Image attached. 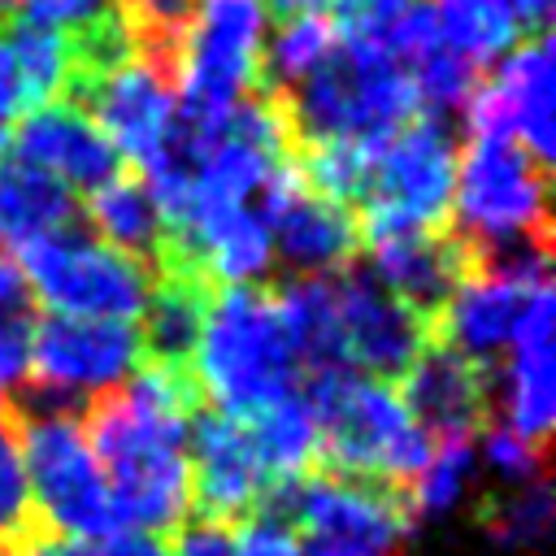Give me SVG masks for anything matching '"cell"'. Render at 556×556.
Wrapping results in <instances>:
<instances>
[{
	"label": "cell",
	"instance_id": "cell-1",
	"mask_svg": "<svg viewBox=\"0 0 556 556\" xmlns=\"http://www.w3.org/2000/svg\"><path fill=\"white\" fill-rule=\"evenodd\" d=\"M204 395L191 374L139 365L122 387L87 400L78 426L104 469L122 530L174 534L191 517L187 434Z\"/></svg>",
	"mask_w": 556,
	"mask_h": 556
},
{
	"label": "cell",
	"instance_id": "cell-4",
	"mask_svg": "<svg viewBox=\"0 0 556 556\" xmlns=\"http://www.w3.org/2000/svg\"><path fill=\"white\" fill-rule=\"evenodd\" d=\"M304 400L321 430V469L330 473L408 491L434 452V439L417 426L400 391L348 365L308 374Z\"/></svg>",
	"mask_w": 556,
	"mask_h": 556
},
{
	"label": "cell",
	"instance_id": "cell-17",
	"mask_svg": "<svg viewBox=\"0 0 556 556\" xmlns=\"http://www.w3.org/2000/svg\"><path fill=\"white\" fill-rule=\"evenodd\" d=\"M365 248L374 252L369 274L426 321L443 313V304L469 274V248L452 226L395 230V235L365 239Z\"/></svg>",
	"mask_w": 556,
	"mask_h": 556
},
{
	"label": "cell",
	"instance_id": "cell-7",
	"mask_svg": "<svg viewBox=\"0 0 556 556\" xmlns=\"http://www.w3.org/2000/svg\"><path fill=\"white\" fill-rule=\"evenodd\" d=\"M447 226L465 248H500L517 239L552 243L547 230V165L508 139H469L456 156Z\"/></svg>",
	"mask_w": 556,
	"mask_h": 556
},
{
	"label": "cell",
	"instance_id": "cell-5",
	"mask_svg": "<svg viewBox=\"0 0 556 556\" xmlns=\"http://www.w3.org/2000/svg\"><path fill=\"white\" fill-rule=\"evenodd\" d=\"M256 513H278L291 530H300V556H395L413 521L404 491L330 469L278 482Z\"/></svg>",
	"mask_w": 556,
	"mask_h": 556
},
{
	"label": "cell",
	"instance_id": "cell-35",
	"mask_svg": "<svg viewBox=\"0 0 556 556\" xmlns=\"http://www.w3.org/2000/svg\"><path fill=\"white\" fill-rule=\"evenodd\" d=\"M413 0H330V9H339V30L343 35H382Z\"/></svg>",
	"mask_w": 556,
	"mask_h": 556
},
{
	"label": "cell",
	"instance_id": "cell-11",
	"mask_svg": "<svg viewBox=\"0 0 556 556\" xmlns=\"http://www.w3.org/2000/svg\"><path fill=\"white\" fill-rule=\"evenodd\" d=\"M330 287H334V308H339L343 365L378 382L404 378L417 352L434 339V321H426L404 300H395L365 265L334 269Z\"/></svg>",
	"mask_w": 556,
	"mask_h": 556
},
{
	"label": "cell",
	"instance_id": "cell-6",
	"mask_svg": "<svg viewBox=\"0 0 556 556\" xmlns=\"http://www.w3.org/2000/svg\"><path fill=\"white\" fill-rule=\"evenodd\" d=\"M9 413L17 421V447H22L35 521L91 543L122 534L104 469L96 465L78 417H70V408H52V413L9 408Z\"/></svg>",
	"mask_w": 556,
	"mask_h": 556
},
{
	"label": "cell",
	"instance_id": "cell-3",
	"mask_svg": "<svg viewBox=\"0 0 556 556\" xmlns=\"http://www.w3.org/2000/svg\"><path fill=\"white\" fill-rule=\"evenodd\" d=\"M191 378L217 413L239 421L300 391L304 369L295 361L269 287H213L191 352Z\"/></svg>",
	"mask_w": 556,
	"mask_h": 556
},
{
	"label": "cell",
	"instance_id": "cell-9",
	"mask_svg": "<svg viewBox=\"0 0 556 556\" xmlns=\"http://www.w3.org/2000/svg\"><path fill=\"white\" fill-rule=\"evenodd\" d=\"M452 182H456L452 135L443 117L417 113L374 152L369 187H365V200L356 204L361 243L395 230L447 226Z\"/></svg>",
	"mask_w": 556,
	"mask_h": 556
},
{
	"label": "cell",
	"instance_id": "cell-8",
	"mask_svg": "<svg viewBox=\"0 0 556 556\" xmlns=\"http://www.w3.org/2000/svg\"><path fill=\"white\" fill-rule=\"evenodd\" d=\"M17 269L56 317H104L135 321L148 304L152 278L139 261L83 235L78 226L52 230L17 248Z\"/></svg>",
	"mask_w": 556,
	"mask_h": 556
},
{
	"label": "cell",
	"instance_id": "cell-40",
	"mask_svg": "<svg viewBox=\"0 0 556 556\" xmlns=\"http://www.w3.org/2000/svg\"><path fill=\"white\" fill-rule=\"evenodd\" d=\"M552 4H556V0H504V9L517 17V26H521V30H526V26L543 30V26H547V17H552Z\"/></svg>",
	"mask_w": 556,
	"mask_h": 556
},
{
	"label": "cell",
	"instance_id": "cell-32",
	"mask_svg": "<svg viewBox=\"0 0 556 556\" xmlns=\"http://www.w3.org/2000/svg\"><path fill=\"white\" fill-rule=\"evenodd\" d=\"M235 556H300V543L278 513H252L248 521H239Z\"/></svg>",
	"mask_w": 556,
	"mask_h": 556
},
{
	"label": "cell",
	"instance_id": "cell-30",
	"mask_svg": "<svg viewBox=\"0 0 556 556\" xmlns=\"http://www.w3.org/2000/svg\"><path fill=\"white\" fill-rule=\"evenodd\" d=\"M35 526L30 508V486L22 469V447H17V421L4 408L0 413V556L13 552V543Z\"/></svg>",
	"mask_w": 556,
	"mask_h": 556
},
{
	"label": "cell",
	"instance_id": "cell-19",
	"mask_svg": "<svg viewBox=\"0 0 556 556\" xmlns=\"http://www.w3.org/2000/svg\"><path fill=\"white\" fill-rule=\"evenodd\" d=\"M534 287L539 282H521L508 274H491V269H469L465 282L443 304V313L434 317V339L460 348L473 361L495 356L500 348L513 343L521 308H526Z\"/></svg>",
	"mask_w": 556,
	"mask_h": 556
},
{
	"label": "cell",
	"instance_id": "cell-22",
	"mask_svg": "<svg viewBox=\"0 0 556 556\" xmlns=\"http://www.w3.org/2000/svg\"><path fill=\"white\" fill-rule=\"evenodd\" d=\"M87 222L109 248L126 252L143 269H156L165 252V217L139 174H117L104 187H96L87 195Z\"/></svg>",
	"mask_w": 556,
	"mask_h": 556
},
{
	"label": "cell",
	"instance_id": "cell-14",
	"mask_svg": "<svg viewBox=\"0 0 556 556\" xmlns=\"http://www.w3.org/2000/svg\"><path fill=\"white\" fill-rule=\"evenodd\" d=\"M404 404L417 417V426L443 443V439H469L478 426H491V369L486 361L465 356L460 348L430 339L417 361L404 369Z\"/></svg>",
	"mask_w": 556,
	"mask_h": 556
},
{
	"label": "cell",
	"instance_id": "cell-29",
	"mask_svg": "<svg viewBox=\"0 0 556 556\" xmlns=\"http://www.w3.org/2000/svg\"><path fill=\"white\" fill-rule=\"evenodd\" d=\"M469 469H473L469 439H443V443H434L426 469L404 491L408 513H443V508H452L456 495H460V486H465V478H469Z\"/></svg>",
	"mask_w": 556,
	"mask_h": 556
},
{
	"label": "cell",
	"instance_id": "cell-28",
	"mask_svg": "<svg viewBox=\"0 0 556 556\" xmlns=\"http://www.w3.org/2000/svg\"><path fill=\"white\" fill-rule=\"evenodd\" d=\"M482 521H486L491 539H500V543H508V547H517V552L539 547V543L552 534V521H556L552 486H547L543 478L517 482V491L486 500Z\"/></svg>",
	"mask_w": 556,
	"mask_h": 556
},
{
	"label": "cell",
	"instance_id": "cell-25",
	"mask_svg": "<svg viewBox=\"0 0 556 556\" xmlns=\"http://www.w3.org/2000/svg\"><path fill=\"white\" fill-rule=\"evenodd\" d=\"M243 426H248L252 447H256V456H261V465H265L274 486L321 469V430H317V417H313L304 391L261 408Z\"/></svg>",
	"mask_w": 556,
	"mask_h": 556
},
{
	"label": "cell",
	"instance_id": "cell-20",
	"mask_svg": "<svg viewBox=\"0 0 556 556\" xmlns=\"http://www.w3.org/2000/svg\"><path fill=\"white\" fill-rule=\"evenodd\" d=\"M552 39L539 30L534 39L508 48L504 65L495 70L491 78V91L500 100V113L508 122V135L513 143H521L534 161L547 165L552 148H556V126H552V113H556V100H552Z\"/></svg>",
	"mask_w": 556,
	"mask_h": 556
},
{
	"label": "cell",
	"instance_id": "cell-37",
	"mask_svg": "<svg viewBox=\"0 0 556 556\" xmlns=\"http://www.w3.org/2000/svg\"><path fill=\"white\" fill-rule=\"evenodd\" d=\"M13 113H22V91H17V74H13V61L4 52V39H0V130H9Z\"/></svg>",
	"mask_w": 556,
	"mask_h": 556
},
{
	"label": "cell",
	"instance_id": "cell-13",
	"mask_svg": "<svg viewBox=\"0 0 556 556\" xmlns=\"http://www.w3.org/2000/svg\"><path fill=\"white\" fill-rule=\"evenodd\" d=\"M187 465H191V508L204 521H222V526H239L248 521L265 495L274 491L252 434L239 417L226 413H208L200 408L191 417V434H187Z\"/></svg>",
	"mask_w": 556,
	"mask_h": 556
},
{
	"label": "cell",
	"instance_id": "cell-36",
	"mask_svg": "<svg viewBox=\"0 0 556 556\" xmlns=\"http://www.w3.org/2000/svg\"><path fill=\"white\" fill-rule=\"evenodd\" d=\"M9 556H109L100 543L91 539H74V534H61V530H48V526H30Z\"/></svg>",
	"mask_w": 556,
	"mask_h": 556
},
{
	"label": "cell",
	"instance_id": "cell-24",
	"mask_svg": "<svg viewBox=\"0 0 556 556\" xmlns=\"http://www.w3.org/2000/svg\"><path fill=\"white\" fill-rule=\"evenodd\" d=\"M278 317L287 326V339L295 348V361L304 374L343 365V339H339V308L330 274H304L274 291Z\"/></svg>",
	"mask_w": 556,
	"mask_h": 556
},
{
	"label": "cell",
	"instance_id": "cell-23",
	"mask_svg": "<svg viewBox=\"0 0 556 556\" xmlns=\"http://www.w3.org/2000/svg\"><path fill=\"white\" fill-rule=\"evenodd\" d=\"M74 191L48 178L43 169L9 156L0 161V239L9 248H22L30 239H43L52 230L74 226Z\"/></svg>",
	"mask_w": 556,
	"mask_h": 556
},
{
	"label": "cell",
	"instance_id": "cell-34",
	"mask_svg": "<svg viewBox=\"0 0 556 556\" xmlns=\"http://www.w3.org/2000/svg\"><path fill=\"white\" fill-rule=\"evenodd\" d=\"M169 556H235V534L222 521H204V517H187L174 534H169Z\"/></svg>",
	"mask_w": 556,
	"mask_h": 556
},
{
	"label": "cell",
	"instance_id": "cell-26",
	"mask_svg": "<svg viewBox=\"0 0 556 556\" xmlns=\"http://www.w3.org/2000/svg\"><path fill=\"white\" fill-rule=\"evenodd\" d=\"M4 52L13 61V74H17V91H22V113L26 109H39V104H52L65 96V83H70V48H65V35L52 30V26H39L30 17H9L4 26Z\"/></svg>",
	"mask_w": 556,
	"mask_h": 556
},
{
	"label": "cell",
	"instance_id": "cell-27",
	"mask_svg": "<svg viewBox=\"0 0 556 556\" xmlns=\"http://www.w3.org/2000/svg\"><path fill=\"white\" fill-rule=\"evenodd\" d=\"M430 9L439 22V35L473 65L504 56L521 35L504 0H430Z\"/></svg>",
	"mask_w": 556,
	"mask_h": 556
},
{
	"label": "cell",
	"instance_id": "cell-41",
	"mask_svg": "<svg viewBox=\"0 0 556 556\" xmlns=\"http://www.w3.org/2000/svg\"><path fill=\"white\" fill-rule=\"evenodd\" d=\"M13 4H17V0H0V9H13Z\"/></svg>",
	"mask_w": 556,
	"mask_h": 556
},
{
	"label": "cell",
	"instance_id": "cell-12",
	"mask_svg": "<svg viewBox=\"0 0 556 556\" xmlns=\"http://www.w3.org/2000/svg\"><path fill=\"white\" fill-rule=\"evenodd\" d=\"M65 100L78 104L113 143V152L135 169L161 156L174 126V78H165L143 56H126L113 70L74 83Z\"/></svg>",
	"mask_w": 556,
	"mask_h": 556
},
{
	"label": "cell",
	"instance_id": "cell-38",
	"mask_svg": "<svg viewBox=\"0 0 556 556\" xmlns=\"http://www.w3.org/2000/svg\"><path fill=\"white\" fill-rule=\"evenodd\" d=\"M109 556H169L161 539L152 534H135V530H122L109 539Z\"/></svg>",
	"mask_w": 556,
	"mask_h": 556
},
{
	"label": "cell",
	"instance_id": "cell-39",
	"mask_svg": "<svg viewBox=\"0 0 556 556\" xmlns=\"http://www.w3.org/2000/svg\"><path fill=\"white\" fill-rule=\"evenodd\" d=\"M261 4H265V17H274V22H295V17L330 13V0H261Z\"/></svg>",
	"mask_w": 556,
	"mask_h": 556
},
{
	"label": "cell",
	"instance_id": "cell-31",
	"mask_svg": "<svg viewBox=\"0 0 556 556\" xmlns=\"http://www.w3.org/2000/svg\"><path fill=\"white\" fill-rule=\"evenodd\" d=\"M486 460L500 473H508L513 482H534V478H543L547 447H539V443H530V439H521L495 421V426H486Z\"/></svg>",
	"mask_w": 556,
	"mask_h": 556
},
{
	"label": "cell",
	"instance_id": "cell-21",
	"mask_svg": "<svg viewBox=\"0 0 556 556\" xmlns=\"http://www.w3.org/2000/svg\"><path fill=\"white\" fill-rule=\"evenodd\" d=\"M213 287L200 274L187 269H156V282L148 291L143 304V326L139 343H143V365H161L174 374H191V352L204 326V308H208Z\"/></svg>",
	"mask_w": 556,
	"mask_h": 556
},
{
	"label": "cell",
	"instance_id": "cell-2",
	"mask_svg": "<svg viewBox=\"0 0 556 556\" xmlns=\"http://www.w3.org/2000/svg\"><path fill=\"white\" fill-rule=\"evenodd\" d=\"M274 100L282 104L295 148L304 143L382 148L421 109L404 65L374 35L334 39L321 65Z\"/></svg>",
	"mask_w": 556,
	"mask_h": 556
},
{
	"label": "cell",
	"instance_id": "cell-15",
	"mask_svg": "<svg viewBox=\"0 0 556 556\" xmlns=\"http://www.w3.org/2000/svg\"><path fill=\"white\" fill-rule=\"evenodd\" d=\"M265 217H269V239L291 269L334 274L356 261V248H361L356 213L348 204L313 191L295 174V165L265 195Z\"/></svg>",
	"mask_w": 556,
	"mask_h": 556
},
{
	"label": "cell",
	"instance_id": "cell-18",
	"mask_svg": "<svg viewBox=\"0 0 556 556\" xmlns=\"http://www.w3.org/2000/svg\"><path fill=\"white\" fill-rule=\"evenodd\" d=\"M513 361L504 374V421L513 434L547 447L556 417V374H552V282H539L521 308L513 334Z\"/></svg>",
	"mask_w": 556,
	"mask_h": 556
},
{
	"label": "cell",
	"instance_id": "cell-33",
	"mask_svg": "<svg viewBox=\"0 0 556 556\" xmlns=\"http://www.w3.org/2000/svg\"><path fill=\"white\" fill-rule=\"evenodd\" d=\"M109 9H113V0H22V17H30L39 26H52L61 35L96 22Z\"/></svg>",
	"mask_w": 556,
	"mask_h": 556
},
{
	"label": "cell",
	"instance_id": "cell-10",
	"mask_svg": "<svg viewBox=\"0 0 556 556\" xmlns=\"http://www.w3.org/2000/svg\"><path fill=\"white\" fill-rule=\"evenodd\" d=\"M143 365V343L130 321L104 317H48L35 326L30 369L39 395L48 400H96L122 387Z\"/></svg>",
	"mask_w": 556,
	"mask_h": 556
},
{
	"label": "cell",
	"instance_id": "cell-16",
	"mask_svg": "<svg viewBox=\"0 0 556 556\" xmlns=\"http://www.w3.org/2000/svg\"><path fill=\"white\" fill-rule=\"evenodd\" d=\"M9 156L43 169L48 178H56L70 191H87V195L96 187H104L109 178H117V169H122V156L113 152V143L70 100L26 109V117L13 130Z\"/></svg>",
	"mask_w": 556,
	"mask_h": 556
}]
</instances>
